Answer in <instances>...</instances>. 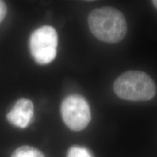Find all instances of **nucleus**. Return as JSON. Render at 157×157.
<instances>
[{"label": "nucleus", "mask_w": 157, "mask_h": 157, "mask_svg": "<svg viewBox=\"0 0 157 157\" xmlns=\"http://www.w3.org/2000/svg\"><path fill=\"white\" fill-rule=\"evenodd\" d=\"M88 24L96 38L107 43H117L124 38L127 31L124 15L110 7L95 9L90 13Z\"/></svg>", "instance_id": "obj_1"}, {"label": "nucleus", "mask_w": 157, "mask_h": 157, "mask_svg": "<svg viewBox=\"0 0 157 157\" xmlns=\"http://www.w3.org/2000/svg\"><path fill=\"white\" fill-rule=\"evenodd\" d=\"M113 90L118 97L132 101H146L156 95V87L148 74L139 71H129L115 80Z\"/></svg>", "instance_id": "obj_2"}, {"label": "nucleus", "mask_w": 157, "mask_h": 157, "mask_svg": "<svg viewBox=\"0 0 157 157\" xmlns=\"http://www.w3.org/2000/svg\"><path fill=\"white\" fill-rule=\"evenodd\" d=\"M58 34L50 25H44L32 33L29 39V48L37 63L46 65L56 58L58 47Z\"/></svg>", "instance_id": "obj_3"}, {"label": "nucleus", "mask_w": 157, "mask_h": 157, "mask_svg": "<svg viewBox=\"0 0 157 157\" xmlns=\"http://www.w3.org/2000/svg\"><path fill=\"white\" fill-rule=\"evenodd\" d=\"M64 123L73 131H81L91 120L90 106L82 96L71 95L66 98L60 108Z\"/></svg>", "instance_id": "obj_4"}, {"label": "nucleus", "mask_w": 157, "mask_h": 157, "mask_svg": "<svg viewBox=\"0 0 157 157\" xmlns=\"http://www.w3.org/2000/svg\"><path fill=\"white\" fill-rule=\"evenodd\" d=\"M34 115V105L30 100L21 98L13 109L7 113V119L12 124L20 128H25Z\"/></svg>", "instance_id": "obj_5"}, {"label": "nucleus", "mask_w": 157, "mask_h": 157, "mask_svg": "<svg viewBox=\"0 0 157 157\" xmlns=\"http://www.w3.org/2000/svg\"><path fill=\"white\" fill-rule=\"evenodd\" d=\"M11 157H45L44 154L33 147L24 146L17 148Z\"/></svg>", "instance_id": "obj_6"}, {"label": "nucleus", "mask_w": 157, "mask_h": 157, "mask_svg": "<svg viewBox=\"0 0 157 157\" xmlns=\"http://www.w3.org/2000/svg\"><path fill=\"white\" fill-rule=\"evenodd\" d=\"M66 157H93L87 148L80 146L71 147L68 150Z\"/></svg>", "instance_id": "obj_7"}, {"label": "nucleus", "mask_w": 157, "mask_h": 157, "mask_svg": "<svg viewBox=\"0 0 157 157\" xmlns=\"http://www.w3.org/2000/svg\"><path fill=\"white\" fill-rule=\"evenodd\" d=\"M7 14V6L3 1H0V23L3 21Z\"/></svg>", "instance_id": "obj_8"}, {"label": "nucleus", "mask_w": 157, "mask_h": 157, "mask_svg": "<svg viewBox=\"0 0 157 157\" xmlns=\"http://www.w3.org/2000/svg\"><path fill=\"white\" fill-rule=\"evenodd\" d=\"M152 3L154 4V5L157 8V0H154V1H152Z\"/></svg>", "instance_id": "obj_9"}]
</instances>
